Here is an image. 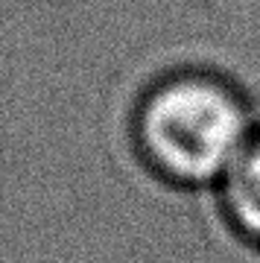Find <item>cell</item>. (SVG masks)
<instances>
[{
	"label": "cell",
	"mask_w": 260,
	"mask_h": 263,
	"mask_svg": "<svg viewBox=\"0 0 260 263\" xmlns=\"http://www.w3.org/2000/svg\"><path fill=\"white\" fill-rule=\"evenodd\" d=\"M249 103L211 73H178L138 111L143 158L184 187H219L257 132Z\"/></svg>",
	"instance_id": "6da1fadb"
},
{
	"label": "cell",
	"mask_w": 260,
	"mask_h": 263,
	"mask_svg": "<svg viewBox=\"0 0 260 263\" xmlns=\"http://www.w3.org/2000/svg\"><path fill=\"white\" fill-rule=\"evenodd\" d=\"M219 196L237 231L260 246V129L222 179Z\"/></svg>",
	"instance_id": "7a4b0ae2"
}]
</instances>
